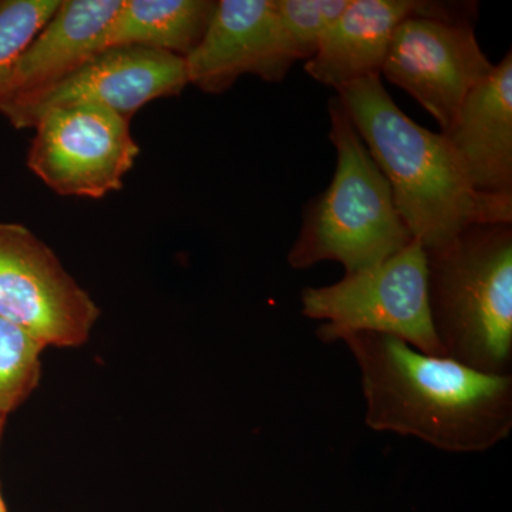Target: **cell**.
I'll return each instance as SVG.
<instances>
[{
  "label": "cell",
  "mask_w": 512,
  "mask_h": 512,
  "mask_svg": "<svg viewBox=\"0 0 512 512\" xmlns=\"http://www.w3.org/2000/svg\"><path fill=\"white\" fill-rule=\"evenodd\" d=\"M342 342L359 367L373 431L414 437L446 453H484L510 437L512 375L424 355L380 333H353Z\"/></svg>",
  "instance_id": "6da1fadb"
},
{
  "label": "cell",
  "mask_w": 512,
  "mask_h": 512,
  "mask_svg": "<svg viewBox=\"0 0 512 512\" xmlns=\"http://www.w3.org/2000/svg\"><path fill=\"white\" fill-rule=\"evenodd\" d=\"M370 156L389 181L400 217L424 249H437L478 224H512V200L471 187L443 133L404 114L382 77L336 90Z\"/></svg>",
  "instance_id": "7a4b0ae2"
},
{
  "label": "cell",
  "mask_w": 512,
  "mask_h": 512,
  "mask_svg": "<svg viewBox=\"0 0 512 512\" xmlns=\"http://www.w3.org/2000/svg\"><path fill=\"white\" fill-rule=\"evenodd\" d=\"M431 325L444 356L512 375V224H478L426 249Z\"/></svg>",
  "instance_id": "3957f363"
},
{
  "label": "cell",
  "mask_w": 512,
  "mask_h": 512,
  "mask_svg": "<svg viewBox=\"0 0 512 512\" xmlns=\"http://www.w3.org/2000/svg\"><path fill=\"white\" fill-rule=\"evenodd\" d=\"M329 138L336 170L328 190L305 208L288 254L293 269L335 261L356 274L399 254L414 241L390 188L339 97L329 100Z\"/></svg>",
  "instance_id": "277c9868"
},
{
  "label": "cell",
  "mask_w": 512,
  "mask_h": 512,
  "mask_svg": "<svg viewBox=\"0 0 512 512\" xmlns=\"http://www.w3.org/2000/svg\"><path fill=\"white\" fill-rule=\"evenodd\" d=\"M302 315L319 320L323 343L353 333L394 336L424 355L444 356L431 325L426 249L414 241L382 264L343 276L336 284L305 288Z\"/></svg>",
  "instance_id": "5b68a950"
},
{
  "label": "cell",
  "mask_w": 512,
  "mask_h": 512,
  "mask_svg": "<svg viewBox=\"0 0 512 512\" xmlns=\"http://www.w3.org/2000/svg\"><path fill=\"white\" fill-rule=\"evenodd\" d=\"M476 3H440L394 32L380 76L419 101L446 131L468 94L493 73L473 28Z\"/></svg>",
  "instance_id": "8992f818"
},
{
  "label": "cell",
  "mask_w": 512,
  "mask_h": 512,
  "mask_svg": "<svg viewBox=\"0 0 512 512\" xmlns=\"http://www.w3.org/2000/svg\"><path fill=\"white\" fill-rule=\"evenodd\" d=\"M32 128L28 167L63 197L100 200L120 191L140 154L130 121L96 103L50 107Z\"/></svg>",
  "instance_id": "52a82bcc"
},
{
  "label": "cell",
  "mask_w": 512,
  "mask_h": 512,
  "mask_svg": "<svg viewBox=\"0 0 512 512\" xmlns=\"http://www.w3.org/2000/svg\"><path fill=\"white\" fill-rule=\"evenodd\" d=\"M0 316L49 348H79L100 309L53 249L25 225L0 221Z\"/></svg>",
  "instance_id": "ba28073f"
},
{
  "label": "cell",
  "mask_w": 512,
  "mask_h": 512,
  "mask_svg": "<svg viewBox=\"0 0 512 512\" xmlns=\"http://www.w3.org/2000/svg\"><path fill=\"white\" fill-rule=\"evenodd\" d=\"M187 86L184 57L140 46L106 47L9 121L32 128L42 111L82 101L131 121L150 101L180 96Z\"/></svg>",
  "instance_id": "9c48e42d"
},
{
  "label": "cell",
  "mask_w": 512,
  "mask_h": 512,
  "mask_svg": "<svg viewBox=\"0 0 512 512\" xmlns=\"http://www.w3.org/2000/svg\"><path fill=\"white\" fill-rule=\"evenodd\" d=\"M184 60L188 83L208 94L227 92L245 74L282 82L296 63L276 0H220L204 39Z\"/></svg>",
  "instance_id": "30bf717a"
},
{
  "label": "cell",
  "mask_w": 512,
  "mask_h": 512,
  "mask_svg": "<svg viewBox=\"0 0 512 512\" xmlns=\"http://www.w3.org/2000/svg\"><path fill=\"white\" fill-rule=\"evenodd\" d=\"M121 0H62L0 86V113L12 119L104 49Z\"/></svg>",
  "instance_id": "8fae6325"
},
{
  "label": "cell",
  "mask_w": 512,
  "mask_h": 512,
  "mask_svg": "<svg viewBox=\"0 0 512 512\" xmlns=\"http://www.w3.org/2000/svg\"><path fill=\"white\" fill-rule=\"evenodd\" d=\"M471 187L485 197L512 200V53L478 84L441 131Z\"/></svg>",
  "instance_id": "7c38bea8"
},
{
  "label": "cell",
  "mask_w": 512,
  "mask_h": 512,
  "mask_svg": "<svg viewBox=\"0 0 512 512\" xmlns=\"http://www.w3.org/2000/svg\"><path fill=\"white\" fill-rule=\"evenodd\" d=\"M440 3L350 0L348 8L323 36L316 55L306 62L305 72L335 90L366 77L380 76L396 29L406 19L433 12Z\"/></svg>",
  "instance_id": "4fadbf2b"
},
{
  "label": "cell",
  "mask_w": 512,
  "mask_h": 512,
  "mask_svg": "<svg viewBox=\"0 0 512 512\" xmlns=\"http://www.w3.org/2000/svg\"><path fill=\"white\" fill-rule=\"evenodd\" d=\"M215 0H121L103 46H140L187 57L204 39Z\"/></svg>",
  "instance_id": "5bb4252c"
},
{
  "label": "cell",
  "mask_w": 512,
  "mask_h": 512,
  "mask_svg": "<svg viewBox=\"0 0 512 512\" xmlns=\"http://www.w3.org/2000/svg\"><path fill=\"white\" fill-rule=\"evenodd\" d=\"M45 346L0 316V416L8 417L39 386Z\"/></svg>",
  "instance_id": "9a60e30c"
},
{
  "label": "cell",
  "mask_w": 512,
  "mask_h": 512,
  "mask_svg": "<svg viewBox=\"0 0 512 512\" xmlns=\"http://www.w3.org/2000/svg\"><path fill=\"white\" fill-rule=\"evenodd\" d=\"M350 0H276L279 22L296 62L311 60Z\"/></svg>",
  "instance_id": "2e32d148"
},
{
  "label": "cell",
  "mask_w": 512,
  "mask_h": 512,
  "mask_svg": "<svg viewBox=\"0 0 512 512\" xmlns=\"http://www.w3.org/2000/svg\"><path fill=\"white\" fill-rule=\"evenodd\" d=\"M62 0H0V86Z\"/></svg>",
  "instance_id": "e0dca14e"
},
{
  "label": "cell",
  "mask_w": 512,
  "mask_h": 512,
  "mask_svg": "<svg viewBox=\"0 0 512 512\" xmlns=\"http://www.w3.org/2000/svg\"><path fill=\"white\" fill-rule=\"evenodd\" d=\"M6 417L0 416V441H2L3 430H5Z\"/></svg>",
  "instance_id": "ac0fdd59"
},
{
  "label": "cell",
  "mask_w": 512,
  "mask_h": 512,
  "mask_svg": "<svg viewBox=\"0 0 512 512\" xmlns=\"http://www.w3.org/2000/svg\"><path fill=\"white\" fill-rule=\"evenodd\" d=\"M0 512H8V510H6L5 501H3L2 493H0Z\"/></svg>",
  "instance_id": "d6986e66"
}]
</instances>
